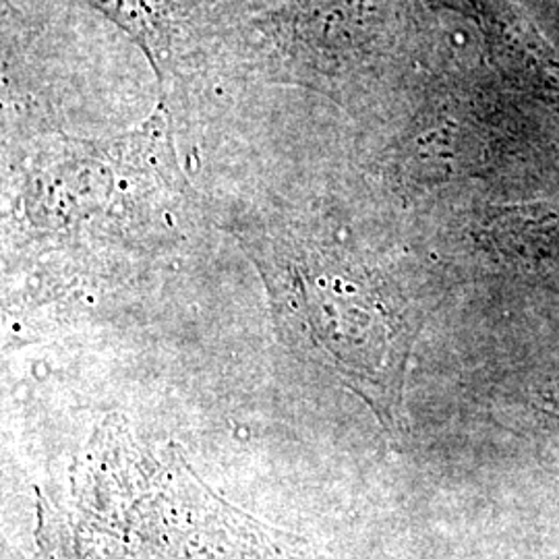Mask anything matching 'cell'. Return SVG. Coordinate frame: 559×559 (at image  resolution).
Wrapping results in <instances>:
<instances>
[{
    "label": "cell",
    "instance_id": "6da1fadb",
    "mask_svg": "<svg viewBox=\"0 0 559 559\" xmlns=\"http://www.w3.org/2000/svg\"><path fill=\"white\" fill-rule=\"evenodd\" d=\"M239 239L265 278L288 346L355 383L378 406L392 399L408 330L376 280L290 228H249Z\"/></svg>",
    "mask_w": 559,
    "mask_h": 559
},
{
    "label": "cell",
    "instance_id": "7a4b0ae2",
    "mask_svg": "<svg viewBox=\"0 0 559 559\" xmlns=\"http://www.w3.org/2000/svg\"><path fill=\"white\" fill-rule=\"evenodd\" d=\"M180 195L166 98L141 127L115 140L44 138L27 156L21 180L27 222L64 237L156 230L177 214Z\"/></svg>",
    "mask_w": 559,
    "mask_h": 559
},
{
    "label": "cell",
    "instance_id": "3957f363",
    "mask_svg": "<svg viewBox=\"0 0 559 559\" xmlns=\"http://www.w3.org/2000/svg\"><path fill=\"white\" fill-rule=\"evenodd\" d=\"M140 46L162 96L207 69L237 0H83Z\"/></svg>",
    "mask_w": 559,
    "mask_h": 559
}]
</instances>
